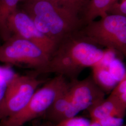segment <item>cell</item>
<instances>
[{
    "mask_svg": "<svg viewBox=\"0 0 126 126\" xmlns=\"http://www.w3.org/2000/svg\"><path fill=\"white\" fill-rule=\"evenodd\" d=\"M124 106H126V76L118 82L110 93Z\"/></svg>",
    "mask_w": 126,
    "mask_h": 126,
    "instance_id": "e0dca14e",
    "label": "cell"
},
{
    "mask_svg": "<svg viewBox=\"0 0 126 126\" xmlns=\"http://www.w3.org/2000/svg\"><path fill=\"white\" fill-rule=\"evenodd\" d=\"M22 9L37 30L57 45L81 30L84 23L79 16L45 0L23 1Z\"/></svg>",
    "mask_w": 126,
    "mask_h": 126,
    "instance_id": "7a4b0ae2",
    "label": "cell"
},
{
    "mask_svg": "<svg viewBox=\"0 0 126 126\" xmlns=\"http://www.w3.org/2000/svg\"><path fill=\"white\" fill-rule=\"evenodd\" d=\"M126 126V125H124V126Z\"/></svg>",
    "mask_w": 126,
    "mask_h": 126,
    "instance_id": "7402d4cb",
    "label": "cell"
},
{
    "mask_svg": "<svg viewBox=\"0 0 126 126\" xmlns=\"http://www.w3.org/2000/svg\"><path fill=\"white\" fill-rule=\"evenodd\" d=\"M67 88L59 96L44 114L52 124H56L63 120L76 116L70 102Z\"/></svg>",
    "mask_w": 126,
    "mask_h": 126,
    "instance_id": "30bf717a",
    "label": "cell"
},
{
    "mask_svg": "<svg viewBox=\"0 0 126 126\" xmlns=\"http://www.w3.org/2000/svg\"><path fill=\"white\" fill-rule=\"evenodd\" d=\"M67 92L72 109L77 114L88 110L105 99L106 94L95 83L92 76L84 79H73L69 83Z\"/></svg>",
    "mask_w": 126,
    "mask_h": 126,
    "instance_id": "ba28073f",
    "label": "cell"
},
{
    "mask_svg": "<svg viewBox=\"0 0 126 126\" xmlns=\"http://www.w3.org/2000/svg\"><path fill=\"white\" fill-rule=\"evenodd\" d=\"M50 58V55L38 46L15 35H12L0 46V62L25 65L38 72L45 73Z\"/></svg>",
    "mask_w": 126,
    "mask_h": 126,
    "instance_id": "5b68a950",
    "label": "cell"
},
{
    "mask_svg": "<svg viewBox=\"0 0 126 126\" xmlns=\"http://www.w3.org/2000/svg\"><path fill=\"white\" fill-rule=\"evenodd\" d=\"M20 0H0V36L4 41L11 36L8 26L9 16L18 9Z\"/></svg>",
    "mask_w": 126,
    "mask_h": 126,
    "instance_id": "4fadbf2b",
    "label": "cell"
},
{
    "mask_svg": "<svg viewBox=\"0 0 126 126\" xmlns=\"http://www.w3.org/2000/svg\"><path fill=\"white\" fill-rule=\"evenodd\" d=\"M8 26L11 36L34 43L50 57L57 47L54 42L37 30L29 16L22 10L17 9L9 16Z\"/></svg>",
    "mask_w": 126,
    "mask_h": 126,
    "instance_id": "52a82bcc",
    "label": "cell"
},
{
    "mask_svg": "<svg viewBox=\"0 0 126 126\" xmlns=\"http://www.w3.org/2000/svg\"><path fill=\"white\" fill-rule=\"evenodd\" d=\"M108 69L112 76L117 82L126 76L124 65L121 60L116 57L114 58L109 63Z\"/></svg>",
    "mask_w": 126,
    "mask_h": 126,
    "instance_id": "9a60e30c",
    "label": "cell"
},
{
    "mask_svg": "<svg viewBox=\"0 0 126 126\" xmlns=\"http://www.w3.org/2000/svg\"><path fill=\"white\" fill-rule=\"evenodd\" d=\"M94 122H97L100 126H123L124 125V118L119 117H107Z\"/></svg>",
    "mask_w": 126,
    "mask_h": 126,
    "instance_id": "ffe728a7",
    "label": "cell"
},
{
    "mask_svg": "<svg viewBox=\"0 0 126 126\" xmlns=\"http://www.w3.org/2000/svg\"><path fill=\"white\" fill-rule=\"evenodd\" d=\"M90 126H100L99 125V124L95 122H93L91 121V125Z\"/></svg>",
    "mask_w": 126,
    "mask_h": 126,
    "instance_id": "44dd1931",
    "label": "cell"
},
{
    "mask_svg": "<svg viewBox=\"0 0 126 126\" xmlns=\"http://www.w3.org/2000/svg\"><path fill=\"white\" fill-rule=\"evenodd\" d=\"M78 32L98 45L126 55V17L108 15L85 25Z\"/></svg>",
    "mask_w": 126,
    "mask_h": 126,
    "instance_id": "3957f363",
    "label": "cell"
},
{
    "mask_svg": "<svg viewBox=\"0 0 126 126\" xmlns=\"http://www.w3.org/2000/svg\"><path fill=\"white\" fill-rule=\"evenodd\" d=\"M116 0H90L81 18L84 24L94 21L98 17L103 18L107 16V11Z\"/></svg>",
    "mask_w": 126,
    "mask_h": 126,
    "instance_id": "8fae6325",
    "label": "cell"
},
{
    "mask_svg": "<svg viewBox=\"0 0 126 126\" xmlns=\"http://www.w3.org/2000/svg\"><path fill=\"white\" fill-rule=\"evenodd\" d=\"M105 50L77 32L58 45L45 73L52 72L76 79L84 69L92 68L99 63Z\"/></svg>",
    "mask_w": 126,
    "mask_h": 126,
    "instance_id": "6da1fadb",
    "label": "cell"
},
{
    "mask_svg": "<svg viewBox=\"0 0 126 126\" xmlns=\"http://www.w3.org/2000/svg\"><path fill=\"white\" fill-rule=\"evenodd\" d=\"M91 121L83 117H75L63 120L50 126H90Z\"/></svg>",
    "mask_w": 126,
    "mask_h": 126,
    "instance_id": "ac0fdd59",
    "label": "cell"
},
{
    "mask_svg": "<svg viewBox=\"0 0 126 126\" xmlns=\"http://www.w3.org/2000/svg\"><path fill=\"white\" fill-rule=\"evenodd\" d=\"M107 13L126 17V0H117L111 6Z\"/></svg>",
    "mask_w": 126,
    "mask_h": 126,
    "instance_id": "d6986e66",
    "label": "cell"
},
{
    "mask_svg": "<svg viewBox=\"0 0 126 126\" xmlns=\"http://www.w3.org/2000/svg\"><path fill=\"white\" fill-rule=\"evenodd\" d=\"M66 78L57 75L37 89L27 105L19 113L2 122V126H23L26 123L44 115L59 96L67 88Z\"/></svg>",
    "mask_w": 126,
    "mask_h": 126,
    "instance_id": "277c9868",
    "label": "cell"
},
{
    "mask_svg": "<svg viewBox=\"0 0 126 126\" xmlns=\"http://www.w3.org/2000/svg\"><path fill=\"white\" fill-rule=\"evenodd\" d=\"M43 81L34 75H18L8 87L0 105V119H5L22 110Z\"/></svg>",
    "mask_w": 126,
    "mask_h": 126,
    "instance_id": "8992f818",
    "label": "cell"
},
{
    "mask_svg": "<svg viewBox=\"0 0 126 126\" xmlns=\"http://www.w3.org/2000/svg\"><path fill=\"white\" fill-rule=\"evenodd\" d=\"M92 68L95 83L105 94L111 93L118 82L111 75L108 66L98 63Z\"/></svg>",
    "mask_w": 126,
    "mask_h": 126,
    "instance_id": "7c38bea8",
    "label": "cell"
},
{
    "mask_svg": "<svg viewBox=\"0 0 126 126\" xmlns=\"http://www.w3.org/2000/svg\"><path fill=\"white\" fill-rule=\"evenodd\" d=\"M126 106L115 97L110 95L107 99L88 110L91 121H97L110 117L124 118Z\"/></svg>",
    "mask_w": 126,
    "mask_h": 126,
    "instance_id": "9c48e42d",
    "label": "cell"
},
{
    "mask_svg": "<svg viewBox=\"0 0 126 126\" xmlns=\"http://www.w3.org/2000/svg\"><path fill=\"white\" fill-rule=\"evenodd\" d=\"M29 0H20V2ZM45 0L64 8L79 16L83 15L90 0Z\"/></svg>",
    "mask_w": 126,
    "mask_h": 126,
    "instance_id": "5bb4252c",
    "label": "cell"
},
{
    "mask_svg": "<svg viewBox=\"0 0 126 126\" xmlns=\"http://www.w3.org/2000/svg\"><path fill=\"white\" fill-rule=\"evenodd\" d=\"M18 75L10 66H6L4 76L0 79V105L4 98L10 83Z\"/></svg>",
    "mask_w": 126,
    "mask_h": 126,
    "instance_id": "2e32d148",
    "label": "cell"
}]
</instances>
